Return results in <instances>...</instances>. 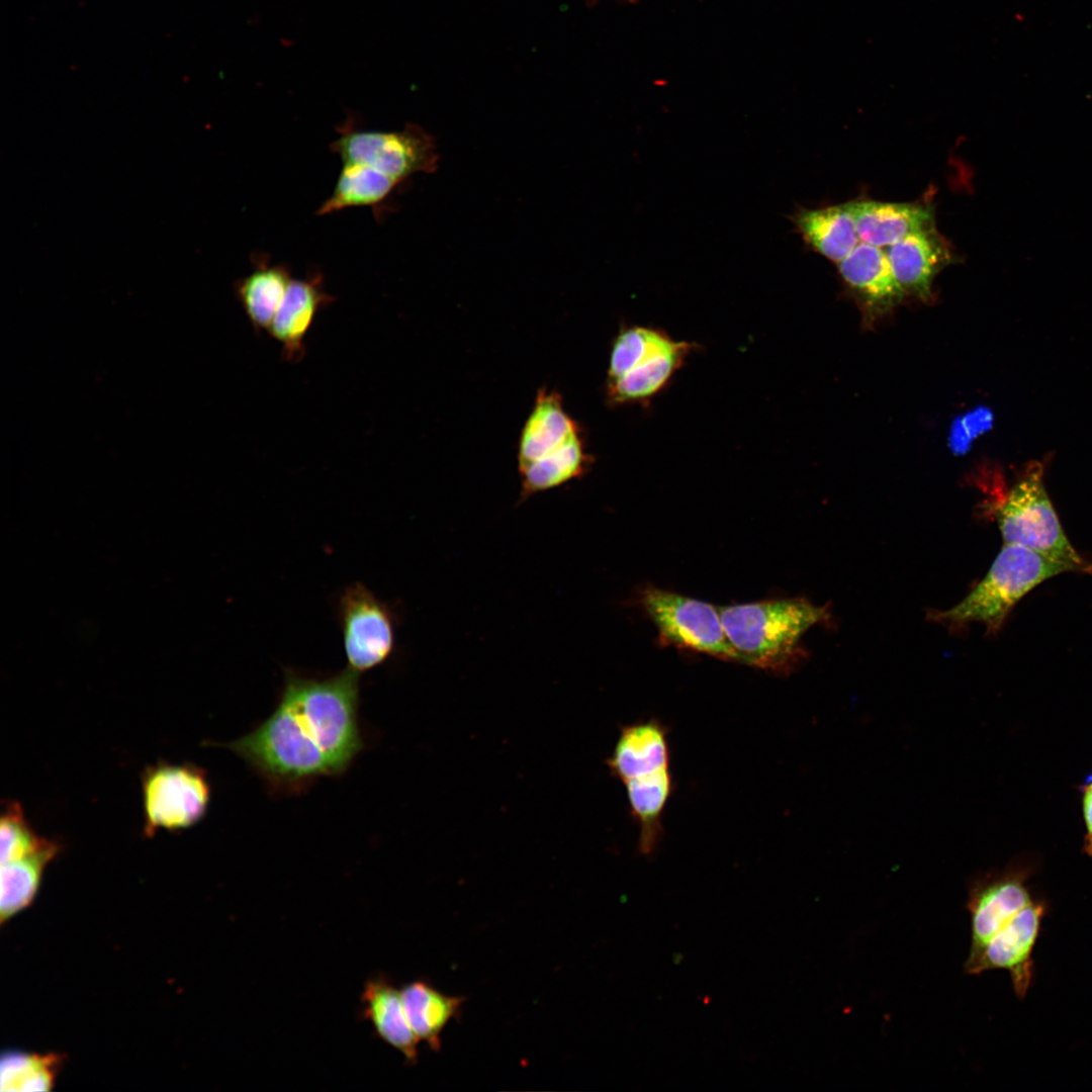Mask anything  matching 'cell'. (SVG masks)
Returning a JSON list of instances; mask_svg holds the SVG:
<instances>
[{"label": "cell", "mask_w": 1092, "mask_h": 1092, "mask_svg": "<svg viewBox=\"0 0 1092 1092\" xmlns=\"http://www.w3.org/2000/svg\"><path fill=\"white\" fill-rule=\"evenodd\" d=\"M359 692V673L349 668L327 677L287 670L272 714L224 746L277 790L340 776L364 746Z\"/></svg>", "instance_id": "6da1fadb"}, {"label": "cell", "mask_w": 1092, "mask_h": 1092, "mask_svg": "<svg viewBox=\"0 0 1092 1092\" xmlns=\"http://www.w3.org/2000/svg\"><path fill=\"white\" fill-rule=\"evenodd\" d=\"M727 638L739 663L788 671L801 656L799 641L827 620L826 608L804 599H783L719 607Z\"/></svg>", "instance_id": "7a4b0ae2"}, {"label": "cell", "mask_w": 1092, "mask_h": 1092, "mask_svg": "<svg viewBox=\"0 0 1092 1092\" xmlns=\"http://www.w3.org/2000/svg\"><path fill=\"white\" fill-rule=\"evenodd\" d=\"M608 764L625 786L639 825V850L649 855L662 833L661 817L672 788L665 729L654 720L624 727Z\"/></svg>", "instance_id": "3957f363"}, {"label": "cell", "mask_w": 1092, "mask_h": 1092, "mask_svg": "<svg viewBox=\"0 0 1092 1092\" xmlns=\"http://www.w3.org/2000/svg\"><path fill=\"white\" fill-rule=\"evenodd\" d=\"M1070 571L1066 564L1032 549L1005 543L987 574L963 601L945 611H931L928 618L950 629L981 623L995 633L1032 588Z\"/></svg>", "instance_id": "277c9868"}, {"label": "cell", "mask_w": 1092, "mask_h": 1092, "mask_svg": "<svg viewBox=\"0 0 1092 1092\" xmlns=\"http://www.w3.org/2000/svg\"><path fill=\"white\" fill-rule=\"evenodd\" d=\"M692 344L675 341L662 331L630 327L612 346L607 396L612 404L646 401L657 394L685 363Z\"/></svg>", "instance_id": "5b68a950"}, {"label": "cell", "mask_w": 1092, "mask_h": 1092, "mask_svg": "<svg viewBox=\"0 0 1092 1092\" xmlns=\"http://www.w3.org/2000/svg\"><path fill=\"white\" fill-rule=\"evenodd\" d=\"M994 516L1005 543L1032 549L1066 564L1071 571H1092V564L1066 537L1044 488L1039 465L1029 468L1003 495L994 508Z\"/></svg>", "instance_id": "8992f818"}, {"label": "cell", "mask_w": 1092, "mask_h": 1092, "mask_svg": "<svg viewBox=\"0 0 1092 1092\" xmlns=\"http://www.w3.org/2000/svg\"><path fill=\"white\" fill-rule=\"evenodd\" d=\"M331 150L343 164H361L403 183L416 173L437 169L434 139L424 129L408 124L393 131L361 129L347 122L338 129Z\"/></svg>", "instance_id": "52a82bcc"}, {"label": "cell", "mask_w": 1092, "mask_h": 1092, "mask_svg": "<svg viewBox=\"0 0 1092 1092\" xmlns=\"http://www.w3.org/2000/svg\"><path fill=\"white\" fill-rule=\"evenodd\" d=\"M146 836L158 830L180 831L199 822L208 809L210 785L204 770L192 763L159 761L142 776Z\"/></svg>", "instance_id": "ba28073f"}, {"label": "cell", "mask_w": 1092, "mask_h": 1092, "mask_svg": "<svg viewBox=\"0 0 1092 1092\" xmlns=\"http://www.w3.org/2000/svg\"><path fill=\"white\" fill-rule=\"evenodd\" d=\"M641 604L654 623L662 645L739 662L725 633L719 607L657 587L645 588Z\"/></svg>", "instance_id": "9c48e42d"}, {"label": "cell", "mask_w": 1092, "mask_h": 1092, "mask_svg": "<svg viewBox=\"0 0 1092 1092\" xmlns=\"http://www.w3.org/2000/svg\"><path fill=\"white\" fill-rule=\"evenodd\" d=\"M1034 864L1015 861L1002 871L979 875L969 883L967 909L971 914V946L964 965L967 973L990 939L1020 910L1031 903L1027 881Z\"/></svg>", "instance_id": "30bf717a"}, {"label": "cell", "mask_w": 1092, "mask_h": 1092, "mask_svg": "<svg viewBox=\"0 0 1092 1092\" xmlns=\"http://www.w3.org/2000/svg\"><path fill=\"white\" fill-rule=\"evenodd\" d=\"M338 609L348 668L361 673L384 663L395 646L390 608L366 585L354 582L341 594Z\"/></svg>", "instance_id": "8fae6325"}, {"label": "cell", "mask_w": 1092, "mask_h": 1092, "mask_svg": "<svg viewBox=\"0 0 1092 1092\" xmlns=\"http://www.w3.org/2000/svg\"><path fill=\"white\" fill-rule=\"evenodd\" d=\"M1045 910V903L1036 899L1020 910L990 939L967 973L978 975L994 969L1006 970L1016 996L1023 999L1032 981L1031 954Z\"/></svg>", "instance_id": "7c38bea8"}, {"label": "cell", "mask_w": 1092, "mask_h": 1092, "mask_svg": "<svg viewBox=\"0 0 1092 1092\" xmlns=\"http://www.w3.org/2000/svg\"><path fill=\"white\" fill-rule=\"evenodd\" d=\"M893 274L903 292L928 299L936 274L956 261V254L934 225L912 233L887 247Z\"/></svg>", "instance_id": "4fadbf2b"}, {"label": "cell", "mask_w": 1092, "mask_h": 1092, "mask_svg": "<svg viewBox=\"0 0 1092 1092\" xmlns=\"http://www.w3.org/2000/svg\"><path fill=\"white\" fill-rule=\"evenodd\" d=\"M333 300L321 273L292 279L268 331L281 344L285 360L297 363L303 358L304 340L316 314Z\"/></svg>", "instance_id": "5bb4252c"}, {"label": "cell", "mask_w": 1092, "mask_h": 1092, "mask_svg": "<svg viewBox=\"0 0 1092 1092\" xmlns=\"http://www.w3.org/2000/svg\"><path fill=\"white\" fill-rule=\"evenodd\" d=\"M860 242L889 247L904 237L934 225L930 202L850 201Z\"/></svg>", "instance_id": "9a60e30c"}, {"label": "cell", "mask_w": 1092, "mask_h": 1092, "mask_svg": "<svg viewBox=\"0 0 1092 1092\" xmlns=\"http://www.w3.org/2000/svg\"><path fill=\"white\" fill-rule=\"evenodd\" d=\"M792 221L804 242L838 264L860 243L850 201L820 208H800Z\"/></svg>", "instance_id": "2e32d148"}, {"label": "cell", "mask_w": 1092, "mask_h": 1092, "mask_svg": "<svg viewBox=\"0 0 1092 1092\" xmlns=\"http://www.w3.org/2000/svg\"><path fill=\"white\" fill-rule=\"evenodd\" d=\"M837 266L846 285L872 307L885 309L903 297L886 251L880 247L860 242Z\"/></svg>", "instance_id": "e0dca14e"}, {"label": "cell", "mask_w": 1092, "mask_h": 1092, "mask_svg": "<svg viewBox=\"0 0 1092 1092\" xmlns=\"http://www.w3.org/2000/svg\"><path fill=\"white\" fill-rule=\"evenodd\" d=\"M577 434L579 429L564 411L560 394L540 389L521 434L519 467L555 451Z\"/></svg>", "instance_id": "ac0fdd59"}, {"label": "cell", "mask_w": 1092, "mask_h": 1092, "mask_svg": "<svg viewBox=\"0 0 1092 1092\" xmlns=\"http://www.w3.org/2000/svg\"><path fill=\"white\" fill-rule=\"evenodd\" d=\"M361 1000L364 1016L378 1036L398 1051L408 1063L415 1064L418 1061L419 1038L406 1019L400 990L388 979L373 978L365 983Z\"/></svg>", "instance_id": "d6986e66"}, {"label": "cell", "mask_w": 1092, "mask_h": 1092, "mask_svg": "<svg viewBox=\"0 0 1092 1092\" xmlns=\"http://www.w3.org/2000/svg\"><path fill=\"white\" fill-rule=\"evenodd\" d=\"M251 273L238 280L235 294L256 332L269 331L276 312L292 281L284 264H271L258 256Z\"/></svg>", "instance_id": "ffe728a7"}, {"label": "cell", "mask_w": 1092, "mask_h": 1092, "mask_svg": "<svg viewBox=\"0 0 1092 1092\" xmlns=\"http://www.w3.org/2000/svg\"><path fill=\"white\" fill-rule=\"evenodd\" d=\"M400 998L406 1019L416 1036L438 1052L443 1029L459 1014L465 998L446 995L424 980L404 985L400 990Z\"/></svg>", "instance_id": "44dd1931"}, {"label": "cell", "mask_w": 1092, "mask_h": 1092, "mask_svg": "<svg viewBox=\"0 0 1092 1092\" xmlns=\"http://www.w3.org/2000/svg\"><path fill=\"white\" fill-rule=\"evenodd\" d=\"M592 459L585 452L580 434L555 451L519 467L521 475L520 503L533 494L563 485L582 476Z\"/></svg>", "instance_id": "7402d4cb"}, {"label": "cell", "mask_w": 1092, "mask_h": 1092, "mask_svg": "<svg viewBox=\"0 0 1092 1092\" xmlns=\"http://www.w3.org/2000/svg\"><path fill=\"white\" fill-rule=\"evenodd\" d=\"M400 184L402 183L396 179L369 166L343 164L331 195L317 208L316 215H326L353 206H371L377 209Z\"/></svg>", "instance_id": "603a6c76"}, {"label": "cell", "mask_w": 1092, "mask_h": 1092, "mask_svg": "<svg viewBox=\"0 0 1092 1092\" xmlns=\"http://www.w3.org/2000/svg\"><path fill=\"white\" fill-rule=\"evenodd\" d=\"M60 850L61 845L56 840H50L46 846L29 855L1 862V923L31 904L44 868Z\"/></svg>", "instance_id": "cb8c5ba5"}, {"label": "cell", "mask_w": 1092, "mask_h": 1092, "mask_svg": "<svg viewBox=\"0 0 1092 1092\" xmlns=\"http://www.w3.org/2000/svg\"><path fill=\"white\" fill-rule=\"evenodd\" d=\"M62 1059L59 1055L10 1052L2 1056V1092L48 1091L55 1084Z\"/></svg>", "instance_id": "d4e9b609"}, {"label": "cell", "mask_w": 1092, "mask_h": 1092, "mask_svg": "<svg viewBox=\"0 0 1092 1092\" xmlns=\"http://www.w3.org/2000/svg\"><path fill=\"white\" fill-rule=\"evenodd\" d=\"M50 840L36 834L17 802L6 803L0 819L1 862L29 855L41 849Z\"/></svg>", "instance_id": "484cf974"}, {"label": "cell", "mask_w": 1092, "mask_h": 1092, "mask_svg": "<svg viewBox=\"0 0 1092 1092\" xmlns=\"http://www.w3.org/2000/svg\"><path fill=\"white\" fill-rule=\"evenodd\" d=\"M961 419L970 437L975 439L991 427L993 416L987 408L977 407Z\"/></svg>", "instance_id": "4316f807"}, {"label": "cell", "mask_w": 1092, "mask_h": 1092, "mask_svg": "<svg viewBox=\"0 0 1092 1092\" xmlns=\"http://www.w3.org/2000/svg\"><path fill=\"white\" fill-rule=\"evenodd\" d=\"M1081 792L1085 824L1084 851L1092 856V776L1083 784Z\"/></svg>", "instance_id": "83f0119b"}, {"label": "cell", "mask_w": 1092, "mask_h": 1092, "mask_svg": "<svg viewBox=\"0 0 1092 1092\" xmlns=\"http://www.w3.org/2000/svg\"><path fill=\"white\" fill-rule=\"evenodd\" d=\"M973 439L963 425L962 419L957 418L950 428L948 444L956 454H964L969 451Z\"/></svg>", "instance_id": "f1b7e54d"}]
</instances>
